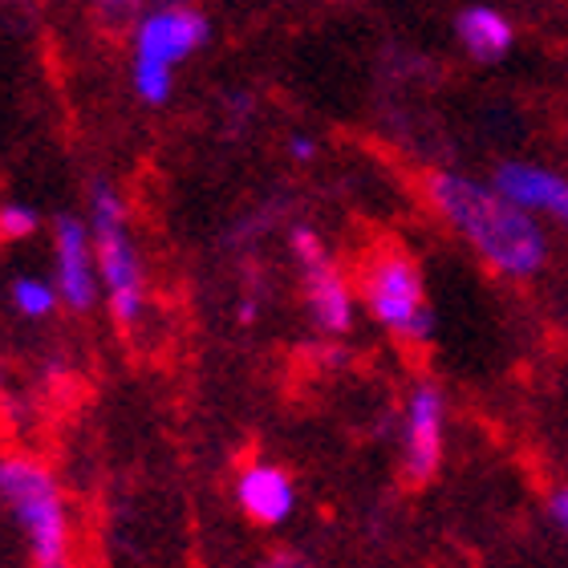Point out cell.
Listing matches in <instances>:
<instances>
[{
  "instance_id": "17",
  "label": "cell",
  "mask_w": 568,
  "mask_h": 568,
  "mask_svg": "<svg viewBox=\"0 0 568 568\" xmlns=\"http://www.w3.org/2000/svg\"><path fill=\"white\" fill-rule=\"evenodd\" d=\"M548 511H552V520L560 524L568 532V487H560L557 496H552V504H548Z\"/></svg>"
},
{
  "instance_id": "8",
  "label": "cell",
  "mask_w": 568,
  "mask_h": 568,
  "mask_svg": "<svg viewBox=\"0 0 568 568\" xmlns=\"http://www.w3.org/2000/svg\"><path fill=\"white\" fill-rule=\"evenodd\" d=\"M496 187L516 200L528 212H548L557 215L560 224H568V179L552 175L548 166L532 163H499Z\"/></svg>"
},
{
  "instance_id": "5",
  "label": "cell",
  "mask_w": 568,
  "mask_h": 568,
  "mask_svg": "<svg viewBox=\"0 0 568 568\" xmlns=\"http://www.w3.org/2000/svg\"><path fill=\"white\" fill-rule=\"evenodd\" d=\"M366 305L378 325L398 333L403 342H426L435 333V313L426 305L423 273L418 264L398 248H382L366 264Z\"/></svg>"
},
{
  "instance_id": "1",
  "label": "cell",
  "mask_w": 568,
  "mask_h": 568,
  "mask_svg": "<svg viewBox=\"0 0 568 568\" xmlns=\"http://www.w3.org/2000/svg\"><path fill=\"white\" fill-rule=\"evenodd\" d=\"M426 195L438 207V215L484 256L496 273L504 276H532L545 268L548 240L540 232V224L532 220L528 207H520L516 200H508L504 191L491 183H475V179L438 175L426 179Z\"/></svg>"
},
{
  "instance_id": "18",
  "label": "cell",
  "mask_w": 568,
  "mask_h": 568,
  "mask_svg": "<svg viewBox=\"0 0 568 568\" xmlns=\"http://www.w3.org/2000/svg\"><path fill=\"white\" fill-rule=\"evenodd\" d=\"M252 317H256V305H252V301H248V305H240V321H244V325H248Z\"/></svg>"
},
{
  "instance_id": "4",
  "label": "cell",
  "mask_w": 568,
  "mask_h": 568,
  "mask_svg": "<svg viewBox=\"0 0 568 568\" xmlns=\"http://www.w3.org/2000/svg\"><path fill=\"white\" fill-rule=\"evenodd\" d=\"M90 212H94V252L98 276L106 284L110 313L122 329H131L142 317V273L134 256L131 232H126V203L106 179H94L90 187Z\"/></svg>"
},
{
  "instance_id": "7",
  "label": "cell",
  "mask_w": 568,
  "mask_h": 568,
  "mask_svg": "<svg viewBox=\"0 0 568 568\" xmlns=\"http://www.w3.org/2000/svg\"><path fill=\"white\" fill-rule=\"evenodd\" d=\"M443 463V394L418 386L406 406V475L426 484Z\"/></svg>"
},
{
  "instance_id": "9",
  "label": "cell",
  "mask_w": 568,
  "mask_h": 568,
  "mask_svg": "<svg viewBox=\"0 0 568 568\" xmlns=\"http://www.w3.org/2000/svg\"><path fill=\"white\" fill-rule=\"evenodd\" d=\"M305 296L308 313L325 333H345L354 325V293L329 261L305 264Z\"/></svg>"
},
{
  "instance_id": "6",
  "label": "cell",
  "mask_w": 568,
  "mask_h": 568,
  "mask_svg": "<svg viewBox=\"0 0 568 568\" xmlns=\"http://www.w3.org/2000/svg\"><path fill=\"white\" fill-rule=\"evenodd\" d=\"M53 248H58V293L61 301L78 313L94 308L98 281H94V252H90V232L78 215H61L53 224Z\"/></svg>"
},
{
  "instance_id": "16",
  "label": "cell",
  "mask_w": 568,
  "mask_h": 568,
  "mask_svg": "<svg viewBox=\"0 0 568 568\" xmlns=\"http://www.w3.org/2000/svg\"><path fill=\"white\" fill-rule=\"evenodd\" d=\"M288 154H293L296 163H308V159H313V154H317V142H313V139H305V134H296V139L288 142Z\"/></svg>"
},
{
  "instance_id": "11",
  "label": "cell",
  "mask_w": 568,
  "mask_h": 568,
  "mask_svg": "<svg viewBox=\"0 0 568 568\" xmlns=\"http://www.w3.org/2000/svg\"><path fill=\"white\" fill-rule=\"evenodd\" d=\"M455 33L475 61H499L511 49V24L487 4H471L455 17Z\"/></svg>"
},
{
  "instance_id": "14",
  "label": "cell",
  "mask_w": 568,
  "mask_h": 568,
  "mask_svg": "<svg viewBox=\"0 0 568 568\" xmlns=\"http://www.w3.org/2000/svg\"><path fill=\"white\" fill-rule=\"evenodd\" d=\"M37 232V212L24 203H4L0 207V240H24Z\"/></svg>"
},
{
  "instance_id": "10",
  "label": "cell",
  "mask_w": 568,
  "mask_h": 568,
  "mask_svg": "<svg viewBox=\"0 0 568 568\" xmlns=\"http://www.w3.org/2000/svg\"><path fill=\"white\" fill-rule=\"evenodd\" d=\"M296 504L293 479L281 471V467H268V463H256L240 475V508L248 511L256 524H281L288 520V511Z\"/></svg>"
},
{
  "instance_id": "12",
  "label": "cell",
  "mask_w": 568,
  "mask_h": 568,
  "mask_svg": "<svg viewBox=\"0 0 568 568\" xmlns=\"http://www.w3.org/2000/svg\"><path fill=\"white\" fill-rule=\"evenodd\" d=\"M58 288L45 281H37V276H21V281L12 284V305H17V313H24V317H49L53 308H58Z\"/></svg>"
},
{
  "instance_id": "15",
  "label": "cell",
  "mask_w": 568,
  "mask_h": 568,
  "mask_svg": "<svg viewBox=\"0 0 568 568\" xmlns=\"http://www.w3.org/2000/svg\"><path fill=\"white\" fill-rule=\"evenodd\" d=\"M293 248H296V256H301V264H317V261H325L321 236H313L308 227H296V232H293Z\"/></svg>"
},
{
  "instance_id": "3",
  "label": "cell",
  "mask_w": 568,
  "mask_h": 568,
  "mask_svg": "<svg viewBox=\"0 0 568 568\" xmlns=\"http://www.w3.org/2000/svg\"><path fill=\"white\" fill-rule=\"evenodd\" d=\"M0 499L24 528L41 568H70V524L61 491L45 467L29 459H0Z\"/></svg>"
},
{
  "instance_id": "2",
  "label": "cell",
  "mask_w": 568,
  "mask_h": 568,
  "mask_svg": "<svg viewBox=\"0 0 568 568\" xmlns=\"http://www.w3.org/2000/svg\"><path fill=\"white\" fill-rule=\"evenodd\" d=\"M212 37V24L191 0H159V9H146L134 24V94L146 106H163L175 85V65L200 53Z\"/></svg>"
},
{
  "instance_id": "13",
  "label": "cell",
  "mask_w": 568,
  "mask_h": 568,
  "mask_svg": "<svg viewBox=\"0 0 568 568\" xmlns=\"http://www.w3.org/2000/svg\"><path fill=\"white\" fill-rule=\"evenodd\" d=\"M90 4H94V21L106 33H126L146 12V0H90Z\"/></svg>"
}]
</instances>
